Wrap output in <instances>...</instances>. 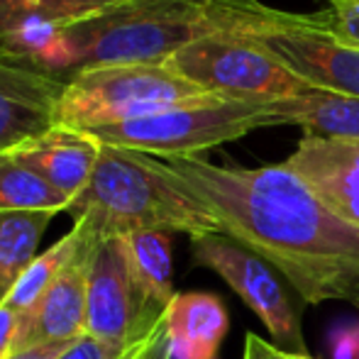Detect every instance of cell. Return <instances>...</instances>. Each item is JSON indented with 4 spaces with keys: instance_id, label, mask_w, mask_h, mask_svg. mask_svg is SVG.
Listing matches in <instances>:
<instances>
[{
    "instance_id": "obj_21",
    "label": "cell",
    "mask_w": 359,
    "mask_h": 359,
    "mask_svg": "<svg viewBox=\"0 0 359 359\" xmlns=\"http://www.w3.org/2000/svg\"><path fill=\"white\" fill-rule=\"evenodd\" d=\"M327 8L320 10V18L327 29L340 39L359 47V0H325Z\"/></svg>"
},
{
    "instance_id": "obj_22",
    "label": "cell",
    "mask_w": 359,
    "mask_h": 359,
    "mask_svg": "<svg viewBox=\"0 0 359 359\" xmlns=\"http://www.w3.org/2000/svg\"><path fill=\"white\" fill-rule=\"evenodd\" d=\"M154 332H151V335H154ZM149 337H147V340H149ZM142 342H137V345H133V347H120V345H113V342L100 340V337L83 335V337H79V340H76L59 359H130V355H133Z\"/></svg>"
},
{
    "instance_id": "obj_15",
    "label": "cell",
    "mask_w": 359,
    "mask_h": 359,
    "mask_svg": "<svg viewBox=\"0 0 359 359\" xmlns=\"http://www.w3.org/2000/svg\"><path fill=\"white\" fill-rule=\"evenodd\" d=\"M274 125H298L311 135L359 140V98L325 90L266 105Z\"/></svg>"
},
{
    "instance_id": "obj_23",
    "label": "cell",
    "mask_w": 359,
    "mask_h": 359,
    "mask_svg": "<svg viewBox=\"0 0 359 359\" xmlns=\"http://www.w3.org/2000/svg\"><path fill=\"white\" fill-rule=\"evenodd\" d=\"M327 350L332 359H357L359 357V323L340 325L330 332Z\"/></svg>"
},
{
    "instance_id": "obj_2",
    "label": "cell",
    "mask_w": 359,
    "mask_h": 359,
    "mask_svg": "<svg viewBox=\"0 0 359 359\" xmlns=\"http://www.w3.org/2000/svg\"><path fill=\"white\" fill-rule=\"evenodd\" d=\"M217 32L213 0H113L79 18L29 25L3 49L69 81L115 64H166L191 42Z\"/></svg>"
},
{
    "instance_id": "obj_14",
    "label": "cell",
    "mask_w": 359,
    "mask_h": 359,
    "mask_svg": "<svg viewBox=\"0 0 359 359\" xmlns=\"http://www.w3.org/2000/svg\"><path fill=\"white\" fill-rule=\"evenodd\" d=\"M171 359H217L230 327L227 308L215 293H176L164 313Z\"/></svg>"
},
{
    "instance_id": "obj_13",
    "label": "cell",
    "mask_w": 359,
    "mask_h": 359,
    "mask_svg": "<svg viewBox=\"0 0 359 359\" xmlns=\"http://www.w3.org/2000/svg\"><path fill=\"white\" fill-rule=\"evenodd\" d=\"M5 154L32 169L74 203L88 186L100 154V142L86 130L54 125L47 133L18 144Z\"/></svg>"
},
{
    "instance_id": "obj_26",
    "label": "cell",
    "mask_w": 359,
    "mask_h": 359,
    "mask_svg": "<svg viewBox=\"0 0 359 359\" xmlns=\"http://www.w3.org/2000/svg\"><path fill=\"white\" fill-rule=\"evenodd\" d=\"M242 359H291V355L274 345V342L262 340L255 332H247L245 337V357Z\"/></svg>"
},
{
    "instance_id": "obj_10",
    "label": "cell",
    "mask_w": 359,
    "mask_h": 359,
    "mask_svg": "<svg viewBox=\"0 0 359 359\" xmlns=\"http://www.w3.org/2000/svg\"><path fill=\"white\" fill-rule=\"evenodd\" d=\"M79 227V245L52 286L37 303L22 313L15 350H27L47 342H74L86 335V301H88V271L98 232L83 220H74Z\"/></svg>"
},
{
    "instance_id": "obj_5",
    "label": "cell",
    "mask_w": 359,
    "mask_h": 359,
    "mask_svg": "<svg viewBox=\"0 0 359 359\" xmlns=\"http://www.w3.org/2000/svg\"><path fill=\"white\" fill-rule=\"evenodd\" d=\"M217 98L184 79L169 64H115L74 74L59 98L57 125L95 130L144 118L171 105ZM222 100V98H220Z\"/></svg>"
},
{
    "instance_id": "obj_24",
    "label": "cell",
    "mask_w": 359,
    "mask_h": 359,
    "mask_svg": "<svg viewBox=\"0 0 359 359\" xmlns=\"http://www.w3.org/2000/svg\"><path fill=\"white\" fill-rule=\"evenodd\" d=\"M22 313H18L8 303H0V359H8L15 350V340L20 332Z\"/></svg>"
},
{
    "instance_id": "obj_12",
    "label": "cell",
    "mask_w": 359,
    "mask_h": 359,
    "mask_svg": "<svg viewBox=\"0 0 359 359\" xmlns=\"http://www.w3.org/2000/svg\"><path fill=\"white\" fill-rule=\"evenodd\" d=\"M284 164L340 220L359 230V140L306 133Z\"/></svg>"
},
{
    "instance_id": "obj_11",
    "label": "cell",
    "mask_w": 359,
    "mask_h": 359,
    "mask_svg": "<svg viewBox=\"0 0 359 359\" xmlns=\"http://www.w3.org/2000/svg\"><path fill=\"white\" fill-rule=\"evenodd\" d=\"M64 86L47 67L0 49V154L57 125Z\"/></svg>"
},
{
    "instance_id": "obj_25",
    "label": "cell",
    "mask_w": 359,
    "mask_h": 359,
    "mask_svg": "<svg viewBox=\"0 0 359 359\" xmlns=\"http://www.w3.org/2000/svg\"><path fill=\"white\" fill-rule=\"evenodd\" d=\"M130 359H171L169 355V340H166V327L164 323H161L159 327H156V332L149 337V340H144L142 345L137 347V350L130 355Z\"/></svg>"
},
{
    "instance_id": "obj_16",
    "label": "cell",
    "mask_w": 359,
    "mask_h": 359,
    "mask_svg": "<svg viewBox=\"0 0 359 359\" xmlns=\"http://www.w3.org/2000/svg\"><path fill=\"white\" fill-rule=\"evenodd\" d=\"M140 291L154 308L166 313L174 301V252L169 232H130L120 235Z\"/></svg>"
},
{
    "instance_id": "obj_3",
    "label": "cell",
    "mask_w": 359,
    "mask_h": 359,
    "mask_svg": "<svg viewBox=\"0 0 359 359\" xmlns=\"http://www.w3.org/2000/svg\"><path fill=\"white\" fill-rule=\"evenodd\" d=\"M100 237L130 232H184L191 240L222 235L220 220L164 159L100 144L90 181L67 210Z\"/></svg>"
},
{
    "instance_id": "obj_6",
    "label": "cell",
    "mask_w": 359,
    "mask_h": 359,
    "mask_svg": "<svg viewBox=\"0 0 359 359\" xmlns=\"http://www.w3.org/2000/svg\"><path fill=\"white\" fill-rule=\"evenodd\" d=\"M259 128H274L266 105L205 98L171 105L144 118L105 125L88 133L100 144L135 149L156 159H184L235 142Z\"/></svg>"
},
{
    "instance_id": "obj_8",
    "label": "cell",
    "mask_w": 359,
    "mask_h": 359,
    "mask_svg": "<svg viewBox=\"0 0 359 359\" xmlns=\"http://www.w3.org/2000/svg\"><path fill=\"white\" fill-rule=\"evenodd\" d=\"M194 262L215 271L257 313L274 345L288 355H308L301 330V313L293 306L284 276L262 257L227 235H203L191 242Z\"/></svg>"
},
{
    "instance_id": "obj_29",
    "label": "cell",
    "mask_w": 359,
    "mask_h": 359,
    "mask_svg": "<svg viewBox=\"0 0 359 359\" xmlns=\"http://www.w3.org/2000/svg\"><path fill=\"white\" fill-rule=\"evenodd\" d=\"M357 359H359V357H357Z\"/></svg>"
},
{
    "instance_id": "obj_4",
    "label": "cell",
    "mask_w": 359,
    "mask_h": 359,
    "mask_svg": "<svg viewBox=\"0 0 359 359\" xmlns=\"http://www.w3.org/2000/svg\"><path fill=\"white\" fill-rule=\"evenodd\" d=\"M217 32L247 37L313 90L359 98V47L325 27L320 13H284L257 0H213Z\"/></svg>"
},
{
    "instance_id": "obj_20",
    "label": "cell",
    "mask_w": 359,
    "mask_h": 359,
    "mask_svg": "<svg viewBox=\"0 0 359 359\" xmlns=\"http://www.w3.org/2000/svg\"><path fill=\"white\" fill-rule=\"evenodd\" d=\"M76 245H79V227L74 225L57 245H52L44 255H39L29 264V269L22 274V279L18 281V286L13 288V293H10L5 303L13 306L18 313H27L42 298V293L52 286V281L59 276V271L67 266Z\"/></svg>"
},
{
    "instance_id": "obj_27",
    "label": "cell",
    "mask_w": 359,
    "mask_h": 359,
    "mask_svg": "<svg viewBox=\"0 0 359 359\" xmlns=\"http://www.w3.org/2000/svg\"><path fill=\"white\" fill-rule=\"evenodd\" d=\"M76 342V340H74ZM74 342H47V345H34L27 350L13 352L8 359H59Z\"/></svg>"
},
{
    "instance_id": "obj_19",
    "label": "cell",
    "mask_w": 359,
    "mask_h": 359,
    "mask_svg": "<svg viewBox=\"0 0 359 359\" xmlns=\"http://www.w3.org/2000/svg\"><path fill=\"white\" fill-rule=\"evenodd\" d=\"M108 3L113 0H0V49L22 27L79 18Z\"/></svg>"
},
{
    "instance_id": "obj_7",
    "label": "cell",
    "mask_w": 359,
    "mask_h": 359,
    "mask_svg": "<svg viewBox=\"0 0 359 359\" xmlns=\"http://www.w3.org/2000/svg\"><path fill=\"white\" fill-rule=\"evenodd\" d=\"M166 64L227 103L271 105L313 90L264 47L230 32L196 39Z\"/></svg>"
},
{
    "instance_id": "obj_18",
    "label": "cell",
    "mask_w": 359,
    "mask_h": 359,
    "mask_svg": "<svg viewBox=\"0 0 359 359\" xmlns=\"http://www.w3.org/2000/svg\"><path fill=\"white\" fill-rule=\"evenodd\" d=\"M69 205L72 201L49 186L42 176H37L10 154H0V213H15V210L67 213Z\"/></svg>"
},
{
    "instance_id": "obj_9",
    "label": "cell",
    "mask_w": 359,
    "mask_h": 359,
    "mask_svg": "<svg viewBox=\"0 0 359 359\" xmlns=\"http://www.w3.org/2000/svg\"><path fill=\"white\" fill-rule=\"evenodd\" d=\"M161 323L164 311L147 301L130 271L123 237H98L88 271L86 335L133 347L147 340Z\"/></svg>"
},
{
    "instance_id": "obj_17",
    "label": "cell",
    "mask_w": 359,
    "mask_h": 359,
    "mask_svg": "<svg viewBox=\"0 0 359 359\" xmlns=\"http://www.w3.org/2000/svg\"><path fill=\"white\" fill-rule=\"evenodd\" d=\"M57 213L15 210L0 213V303L8 301L22 274L37 259L39 240Z\"/></svg>"
},
{
    "instance_id": "obj_1",
    "label": "cell",
    "mask_w": 359,
    "mask_h": 359,
    "mask_svg": "<svg viewBox=\"0 0 359 359\" xmlns=\"http://www.w3.org/2000/svg\"><path fill=\"white\" fill-rule=\"evenodd\" d=\"M232 237L269 262L311 306L327 301L359 308V230L340 220L288 166H220L164 159Z\"/></svg>"
},
{
    "instance_id": "obj_28",
    "label": "cell",
    "mask_w": 359,
    "mask_h": 359,
    "mask_svg": "<svg viewBox=\"0 0 359 359\" xmlns=\"http://www.w3.org/2000/svg\"><path fill=\"white\" fill-rule=\"evenodd\" d=\"M291 359H316V357H311V355H291Z\"/></svg>"
}]
</instances>
